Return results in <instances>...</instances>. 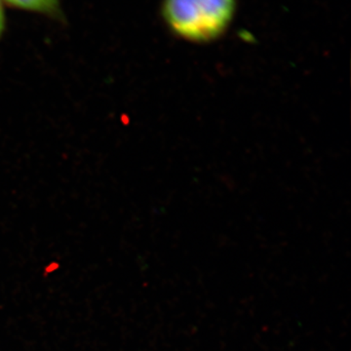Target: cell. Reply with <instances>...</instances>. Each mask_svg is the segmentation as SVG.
Instances as JSON below:
<instances>
[{"mask_svg":"<svg viewBox=\"0 0 351 351\" xmlns=\"http://www.w3.org/2000/svg\"><path fill=\"white\" fill-rule=\"evenodd\" d=\"M235 0H164L162 15L175 34L189 40H213L232 23Z\"/></svg>","mask_w":351,"mask_h":351,"instance_id":"6da1fadb","label":"cell"},{"mask_svg":"<svg viewBox=\"0 0 351 351\" xmlns=\"http://www.w3.org/2000/svg\"><path fill=\"white\" fill-rule=\"evenodd\" d=\"M5 5L25 12L38 14L53 19L63 16L61 0H2Z\"/></svg>","mask_w":351,"mask_h":351,"instance_id":"7a4b0ae2","label":"cell"},{"mask_svg":"<svg viewBox=\"0 0 351 351\" xmlns=\"http://www.w3.org/2000/svg\"><path fill=\"white\" fill-rule=\"evenodd\" d=\"M4 5H5V4L3 3L2 0H0V38L3 36L6 27V15Z\"/></svg>","mask_w":351,"mask_h":351,"instance_id":"3957f363","label":"cell"}]
</instances>
